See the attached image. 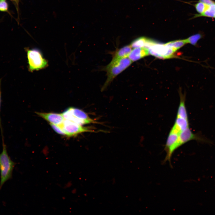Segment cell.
Returning a JSON list of instances; mask_svg holds the SVG:
<instances>
[{"mask_svg": "<svg viewBox=\"0 0 215 215\" xmlns=\"http://www.w3.org/2000/svg\"><path fill=\"white\" fill-rule=\"evenodd\" d=\"M4 141L3 139L2 150L0 153V190L4 184L12 179L13 171L16 164L9 156Z\"/></svg>", "mask_w": 215, "mask_h": 215, "instance_id": "obj_1", "label": "cell"}, {"mask_svg": "<svg viewBox=\"0 0 215 215\" xmlns=\"http://www.w3.org/2000/svg\"><path fill=\"white\" fill-rule=\"evenodd\" d=\"M132 62L128 57L111 61L105 68L107 77L102 87V90L105 89L117 76L129 67Z\"/></svg>", "mask_w": 215, "mask_h": 215, "instance_id": "obj_2", "label": "cell"}, {"mask_svg": "<svg viewBox=\"0 0 215 215\" xmlns=\"http://www.w3.org/2000/svg\"><path fill=\"white\" fill-rule=\"evenodd\" d=\"M26 50L30 71L38 70L47 66L48 62L44 58L40 50L37 48L28 49Z\"/></svg>", "mask_w": 215, "mask_h": 215, "instance_id": "obj_3", "label": "cell"}, {"mask_svg": "<svg viewBox=\"0 0 215 215\" xmlns=\"http://www.w3.org/2000/svg\"><path fill=\"white\" fill-rule=\"evenodd\" d=\"M64 119L70 120L82 125L97 122L82 110L74 107H69L62 113Z\"/></svg>", "mask_w": 215, "mask_h": 215, "instance_id": "obj_4", "label": "cell"}, {"mask_svg": "<svg viewBox=\"0 0 215 215\" xmlns=\"http://www.w3.org/2000/svg\"><path fill=\"white\" fill-rule=\"evenodd\" d=\"M64 132L65 135L68 137L76 136L85 132H93L92 129L77 124L70 120L64 119L61 125L59 126Z\"/></svg>", "mask_w": 215, "mask_h": 215, "instance_id": "obj_5", "label": "cell"}, {"mask_svg": "<svg viewBox=\"0 0 215 215\" xmlns=\"http://www.w3.org/2000/svg\"><path fill=\"white\" fill-rule=\"evenodd\" d=\"M149 54L160 59H166L172 57L175 52L165 44L156 42L148 48Z\"/></svg>", "mask_w": 215, "mask_h": 215, "instance_id": "obj_6", "label": "cell"}, {"mask_svg": "<svg viewBox=\"0 0 215 215\" xmlns=\"http://www.w3.org/2000/svg\"><path fill=\"white\" fill-rule=\"evenodd\" d=\"M193 140L202 143L211 144V140L208 139L201 134L193 133L189 127L181 131L179 133L178 142L181 146L186 142Z\"/></svg>", "mask_w": 215, "mask_h": 215, "instance_id": "obj_7", "label": "cell"}, {"mask_svg": "<svg viewBox=\"0 0 215 215\" xmlns=\"http://www.w3.org/2000/svg\"><path fill=\"white\" fill-rule=\"evenodd\" d=\"M180 132L173 125L169 132L165 145V150L166 154L164 160V162L166 161L171 162L172 156L171 150L173 146L177 142Z\"/></svg>", "mask_w": 215, "mask_h": 215, "instance_id": "obj_8", "label": "cell"}, {"mask_svg": "<svg viewBox=\"0 0 215 215\" xmlns=\"http://www.w3.org/2000/svg\"><path fill=\"white\" fill-rule=\"evenodd\" d=\"M36 113L50 123L59 126L62 125L64 119L62 113L39 112H36Z\"/></svg>", "mask_w": 215, "mask_h": 215, "instance_id": "obj_9", "label": "cell"}, {"mask_svg": "<svg viewBox=\"0 0 215 215\" xmlns=\"http://www.w3.org/2000/svg\"><path fill=\"white\" fill-rule=\"evenodd\" d=\"M149 54L148 49L144 47L136 48H133L131 50L128 57L133 62Z\"/></svg>", "mask_w": 215, "mask_h": 215, "instance_id": "obj_10", "label": "cell"}, {"mask_svg": "<svg viewBox=\"0 0 215 215\" xmlns=\"http://www.w3.org/2000/svg\"><path fill=\"white\" fill-rule=\"evenodd\" d=\"M132 48L130 45L125 46L114 53L111 61L113 62L128 57Z\"/></svg>", "mask_w": 215, "mask_h": 215, "instance_id": "obj_11", "label": "cell"}, {"mask_svg": "<svg viewBox=\"0 0 215 215\" xmlns=\"http://www.w3.org/2000/svg\"><path fill=\"white\" fill-rule=\"evenodd\" d=\"M180 100L177 111L176 117L188 119V113L185 105V96L180 93Z\"/></svg>", "mask_w": 215, "mask_h": 215, "instance_id": "obj_12", "label": "cell"}, {"mask_svg": "<svg viewBox=\"0 0 215 215\" xmlns=\"http://www.w3.org/2000/svg\"><path fill=\"white\" fill-rule=\"evenodd\" d=\"M173 125L181 132L189 127L188 119L176 117Z\"/></svg>", "mask_w": 215, "mask_h": 215, "instance_id": "obj_13", "label": "cell"}, {"mask_svg": "<svg viewBox=\"0 0 215 215\" xmlns=\"http://www.w3.org/2000/svg\"><path fill=\"white\" fill-rule=\"evenodd\" d=\"M201 16L215 18V3L209 5L202 13L195 14L193 18Z\"/></svg>", "mask_w": 215, "mask_h": 215, "instance_id": "obj_14", "label": "cell"}, {"mask_svg": "<svg viewBox=\"0 0 215 215\" xmlns=\"http://www.w3.org/2000/svg\"><path fill=\"white\" fill-rule=\"evenodd\" d=\"M149 39L144 37H140L133 40L130 45L133 48L145 47Z\"/></svg>", "mask_w": 215, "mask_h": 215, "instance_id": "obj_15", "label": "cell"}, {"mask_svg": "<svg viewBox=\"0 0 215 215\" xmlns=\"http://www.w3.org/2000/svg\"><path fill=\"white\" fill-rule=\"evenodd\" d=\"M186 44L185 39H183L171 41L165 44L176 51Z\"/></svg>", "mask_w": 215, "mask_h": 215, "instance_id": "obj_16", "label": "cell"}, {"mask_svg": "<svg viewBox=\"0 0 215 215\" xmlns=\"http://www.w3.org/2000/svg\"><path fill=\"white\" fill-rule=\"evenodd\" d=\"M203 37V35L200 33L193 35L185 40L186 43H189L192 45H196L199 40Z\"/></svg>", "mask_w": 215, "mask_h": 215, "instance_id": "obj_17", "label": "cell"}, {"mask_svg": "<svg viewBox=\"0 0 215 215\" xmlns=\"http://www.w3.org/2000/svg\"><path fill=\"white\" fill-rule=\"evenodd\" d=\"M208 6L199 1L194 5L196 10L198 13V14H199L202 13L207 9Z\"/></svg>", "mask_w": 215, "mask_h": 215, "instance_id": "obj_18", "label": "cell"}, {"mask_svg": "<svg viewBox=\"0 0 215 215\" xmlns=\"http://www.w3.org/2000/svg\"><path fill=\"white\" fill-rule=\"evenodd\" d=\"M50 124L53 130L58 134L63 135H65L64 132L59 126L52 124Z\"/></svg>", "mask_w": 215, "mask_h": 215, "instance_id": "obj_19", "label": "cell"}, {"mask_svg": "<svg viewBox=\"0 0 215 215\" xmlns=\"http://www.w3.org/2000/svg\"><path fill=\"white\" fill-rule=\"evenodd\" d=\"M8 9V5L6 0H0V11L7 12Z\"/></svg>", "mask_w": 215, "mask_h": 215, "instance_id": "obj_20", "label": "cell"}, {"mask_svg": "<svg viewBox=\"0 0 215 215\" xmlns=\"http://www.w3.org/2000/svg\"><path fill=\"white\" fill-rule=\"evenodd\" d=\"M1 79H0V128L1 130V132L2 136V128L1 124V118L0 112H1Z\"/></svg>", "mask_w": 215, "mask_h": 215, "instance_id": "obj_21", "label": "cell"}, {"mask_svg": "<svg viewBox=\"0 0 215 215\" xmlns=\"http://www.w3.org/2000/svg\"><path fill=\"white\" fill-rule=\"evenodd\" d=\"M199 1L202 2L208 5H210L215 3L213 0H199Z\"/></svg>", "mask_w": 215, "mask_h": 215, "instance_id": "obj_22", "label": "cell"}, {"mask_svg": "<svg viewBox=\"0 0 215 215\" xmlns=\"http://www.w3.org/2000/svg\"><path fill=\"white\" fill-rule=\"evenodd\" d=\"M11 0L15 4V5L16 6L17 10L18 11V10H19L18 9H19V3L20 0Z\"/></svg>", "mask_w": 215, "mask_h": 215, "instance_id": "obj_23", "label": "cell"}]
</instances>
